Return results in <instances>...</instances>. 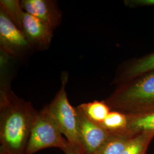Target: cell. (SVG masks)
I'll return each instance as SVG.
<instances>
[{"mask_svg": "<svg viewBox=\"0 0 154 154\" xmlns=\"http://www.w3.org/2000/svg\"><path fill=\"white\" fill-rule=\"evenodd\" d=\"M38 112L30 102L7 88L0 94V154H26L33 122Z\"/></svg>", "mask_w": 154, "mask_h": 154, "instance_id": "cell-1", "label": "cell"}, {"mask_svg": "<svg viewBox=\"0 0 154 154\" xmlns=\"http://www.w3.org/2000/svg\"><path fill=\"white\" fill-rule=\"evenodd\" d=\"M111 111L135 114L154 109V71L117 86L105 100Z\"/></svg>", "mask_w": 154, "mask_h": 154, "instance_id": "cell-2", "label": "cell"}, {"mask_svg": "<svg viewBox=\"0 0 154 154\" xmlns=\"http://www.w3.org/2000/svg\"><path fill=\"white\" fill-rule=\"evenodd\" d=\"M67 78V75L63 76L60 90L53 101L44 109L54 120L62 134L66 137L67 140L81 148L76 108L73 107L70 103L66 93Z\"/></svg>", "mask_w": 154, "mask_h": 154, "instance_id": "cell-3", "label": "cell"}, {"mask_svg": "<svg viewBox=\"0 0 154 154\" xmlns=\"http://www.w3.org/2000/svg\"><path fill=\"white\" fill-rule=\"evenodd\" d=\"M67 142L54 120L44 109L38 112L33 122L26 154H34L49 147H58L63 150Z\"/></svg>", "mask_w": 154, "mask_h": 154, "instance_id": "cell-4", "label": "cell"}, {"mask_svg": "<svg viewBox=\"0 0 154 154\" xmlns=\"http://www.w3.org/2000/svg\"><path fill=\"white\" fill-rule=\"evenodd\" d=\"M0 45L6 55L21 57L33 48L21 30L0 9Z\"/></svg>", "mask_w": 154, "mask_h": 154, "instance_id": "cell-5", "label": "cell"}, {"mask_svg": "<svg viewBox=\"0 0 154 154\" xmlns=\"http://www.w3.org/2000/svg\"><path fill=\"white\" fill-rule=\"evenodd\" d=\"M76 111L81 149L85 154H95L111 134L99 125L90 121L77 107Z\"/></svg>", "mask_w": 154, "mask_h": 154, "instance_id": "cell-6", "label": "cell"}, {"mask_svg": "<svg viewBox=\"0 0 154 154\" xmlns=\"http://www.w3.org/2000/svg\"><path fill=\"white\" fill-rule=\"evenodd\" d=\"M53 30L48 24L25 11L22 31L33 48L48 49L53 37Z\"/></svg>", "mask_w": 154, "mask_h": 154, "instance_id": "cell-7", "label": "cell"}, {"mask_svg": "<svg viewBox=\"0 0 154 154\" xmlns=\"http://www.w3.org/2000/svg\"><path fill=\"white\" fill-rule=\"evenodd\" d=\"M24 11L48 24L54 30L60 23L61 11L56 1L51 0H22Z\"/></svg>", "mask_w": 154, "mask_h": 154, "instance_id": "cell-8", "label": "cell"}, {"mask_svg": "<svg viewBox=\"0 0 154 154\" xmlns=\"http://www.w3.org/2000/svg\"><path fill=\"white\" fill-rule=\"evenodd\" d=\"M154 71V51L127 61L120 67L114 80L119 86L136 77Z\"/></svg>", "mask_w": 154, "mask_h": 154, "instance_id": "cell-9", "label": "cell"}, {"mask_svg": "<svg viewBox=\"0 0 154 154\" xmlns=\"http://www.w3.org/2000/svg\"><path fill=\"white\" fill-rule=\"evenodd\" d=\"M126 134L130 136L143 132L154 133V109L135 114H128Z\"/></svg>", "mask_w": 154, "mask_h": 154, "instance_id": "cell-10", "label": "cell"}, {"mask_svg": "<svg viewBox=\"0 0 154 154\" xmlns=\"http://www.w3.org/2000/svg\"><path fill=\"white\" fill-rule=\"evenodd\" d=\"M77 108L86 117L94 123L100 125L104 121L111 110L105 100H94L91 102L82 103Z\"/></svg>", "mask_w": 154, "mask_h": 154, "instance_id": "cell-11", "label": "cell"}, {"mask_svg": "<svg viewBox=\"0 0 154 154\" xmlns=\"http://www.w3.org/2000/svg\"><path fill=\"white\" fill-rule=\"evenodd\" d=\"M127 115L119 111H111L104 121L99 125L114 134H126Z\"/></svg>", "mask_w": 154, "mask_h": 154, "instance_id": "cell-12", "label": "cell"}, {"mask_svg": "<svg viewBox=\"0 0 154 154\" xmlns=\"http://www.w3.org/2000/svg\"><path fill=\"white\" fill-rule=\"evenodd\" d=\"M131 137L127 134H111L95 154H122Z\"/></svg>", "mask_w": 154, "mask_h": 154, "instance_id": "cell-13", "label": "cell"}, {"mask_svg": "<svg viewBox=\"0 0 154 154\" xmlns=\"http://www.w3.org/2000/svg\"><path fill=\"white\" fill-rule=\"evenodd\" d=\"M154 138V132H143L134 135L122 154H146L149 144Z\"/></svg>", "mask_w": 154, "mask_h": 154, "instance_id": "cell-14", "label": "cell"}, {"mask_svg": "<svg viewBox=\"0 0 154 154\" xmlns=\"http://www.w3.org/2000/svg\"><path fill=\"white\" fill-rule=\"evenodd\" d=\"M0 9L5 13L18 28L22 30L25 11L21 1L18 0H1Z\"/></svg>", "mask_w": 154, "mask_h": 154, "instance_id": "cell-15", "label": "cell"}, {"mask_svg": "<svg viewBox=\"0 0 154 154\" xmlns=\"http://www.w3.org/2000/svg\"><path fill=\"white\" fill-rule=\"evenodd\" d=\"M125 2L126 5L132 8L154 6V0H127Z\"/></svg>", "mask_w": 154, "mask_h": 154, "instance_id": "cell-16", "label": "cell"}, {"mask_svg": "<svg viewBox=\"0 0 154 154\" xmlns=\"http://www.w3.org/2000/svg\"><path fill=\"white\" fill-rule=\"evenodd\" d=\"M62 151H64L65 154H85L81 148L72 144L68 141Z\"/></svg>", "mask_w": 154, "mask_h": 154, "instance_id": "cell-17", "label": "cell"}]
</instances>
